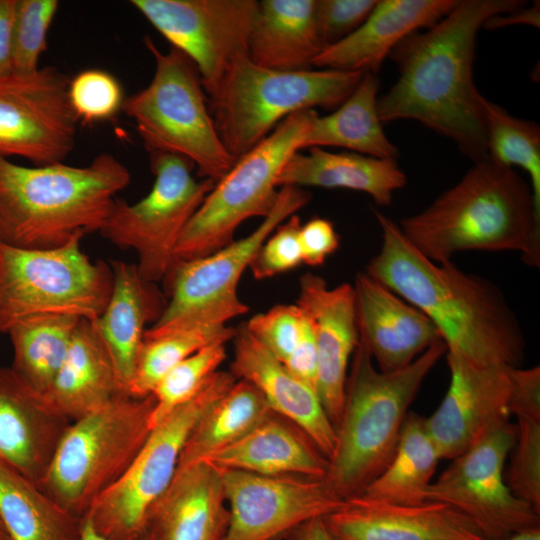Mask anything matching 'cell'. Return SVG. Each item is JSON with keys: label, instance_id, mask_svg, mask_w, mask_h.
Returning <instances> with one entry per match:
<instances>
[{"label": "cell", "instance_id": "obj_1", "mask_svg": "<svg viewBox=\"0 0 540 540\" xmlns=\"http://www.w3.org/2000/svg\"><path fill=\"white\" fill-rule=\"evenodd\" d=\"M524 6L519 0H461L434 26L390 53L399 76L378 98L381 122L410 119L452 140L474 163L487 158L480 92L473 82L476 38L491 17Z\"/></svg>", "mask_w": 540, "mask_h": 540}, {"label": "cell", "instance_id": "obj_2", "mask_svg": "<svg viewBox=\"0 0 540 540\" xmlns=\"http://www.w3.org/2000/svg\"><path fill=\"white\" fill-rule=\"evenodd\" d=\"M382 235L365 273L420 310L437 328L446 352L477 365L518 366L525 340L501 290L450 262L419 252L398 224L375 211Z\"/></svg>", "mask_w": 540, "mask_h": 540}, {"label": "cell", "instance_id": "obj_3", "mask_svg": "<svg viewBox=\"0 0 540 540\" xmlns=\"http://www.w3.org/2000/svg\"><path fill=\"white\" fill-rule=\"evenodd\" d=\"M407 240L437 263L462 251H515L540 267V208L514 169L486 158L423 211L399 224Z\"/></svg>", "mask_w": 540, "mask_h": 540}, {"label": "cell", "instance_id": "obj_4", "mask_svg": "<svg viewBox=\"0 0 540 540\" xmlns=\"http://www.w3.org/2000/svg\"><path fill=\"white\" fill-rule=\"evenodd\" d=\"M130 181L128 168L109 153L84 166L27 167L0 156V243L49 249L99 232Z\"/></svg>", "mask_w": 540, "mask_h": 540}, {"label": "cell", "instance_id": "obj_5", "mask_svg": "<svg viewBox=\"0 0 540 540\" xmlns=\"http://www.w3.org/2000/svg\"><path fill=\"white\" fill-rule=\"evenodd\" d=\"M446 351L439 340L409 365L382 372L358 341L336 427V446L324 477L336 496L346 500L359 495L384 470L394 454L410 405Z\"/></svg>", "mask_w": 540, "mask_h": 540}, {"label": "cell", "instance_id": "obj_6", "mask_svg": "<svg viewBox=\"0 0 540 540\" xmlns=\"http://www.w3.org/2000/svg\"><path fill=\"white\" fill-rule=\"evenodd\" d=\"M364 72L311 68L279 71L260 67L249 57L236 62L208 106L226 150L238 159L288 116L315 108L339 107Z\"/></svg>", "mask_w": 540, "mask_h": 540}, {"label": "cell", "instance_id": "obj_7", "mask_svg": "<svg viewBox=\"0 0 540 540\" xmlns=\"http://www.w3.org/2000/svg\"><path fill=\"white\" fill-rule=\"evenodd\" d=\"M144 44L155 63L150 83L124 99L121 110L133 120L145 149L189 159L198 177L215 183L235 164L211 116L194 63L180 50L162 52L149 37Z\"/></svg>", "mask_w": 540, "mask_h": 540}, {"label": "cell", "instance_id": "obj_8", "mask_svg": "<svg viewBox=\"0 0 540 540\" xmlns=\"http://www.w3.org/2000/svg\"><path fill=\"white\" fill-rule=\"evenodd\" d=\"M152 395H125L69 424L41 488L83 518L93 502L126 471L151 430Z\"/></svg>", "mask_w": 540, "mask_h": 540}, {"label": "cell", "instance_id": "obj_9", "mask_svg": "<svg viewBox=\"0 0 540 540\" xmlns=\"http://www.w3.org/2000/svg\"><path fill=\"white\" fill-rule=\"evenodd\" d=\"M81 239L49 249L0 243V333L37 316L94 321L102 314L113 286L111 266L93 262L81 250Z\"/></svg>", "mask_w": 540, "mask_h": 540}, {"label": "cell", "instance_id": "obj_10", "mask_svg": "<svg viewBox=\"0 0 540 540\" xmlns=\"http://www.w3.org/2000/svg\"><path fill=\"white\" fill-rule=\"evenodd\" d=\"M316 110L296 112L259 144L237 159L215 184L185 227L175 261L207 256L231 243L235 230L252 217H265L278 194V178L303 144Z\"/></svg>", "mask_w": 540, "mask_h": 540}, {"label": "cell", "instance_id": "obj_11", "mask_svg": "<svg viewBox=\"0 0 540 540\" xmlns=\"http://www.w3.org/2000/svg\"><path fill=\"white\" fill-rule=\"evenodd\" d=\"M235 383L216 371L188 402L155 425L122 476L91 505L86 517L109 540H140L154 505L176 475L183 447L201 416Z\"/></svg>", "mask_w": 540, "mask_h": 540}, {"label": "cell", "instance_id": "obj_12", "mask_svg": "<svg viewBox=\"0 0 540 540\" xmlns=\"http://www.w3.org/2000/svg\"><path fill=\"white\" fill-rule=\"evenodd\" d=\"M151 191L136 203L116 198L99 233L120 249L136 252L138 272L147 281H163L175 262L178 241L215 182L197 180L187 158L151 153Z\"/></svg>", "mask_w": 540, "mask_h": 540}, {"label": "cell", "instance_id": "obj_13", "mask_svg": "<svg viewBox=\"0 0 540 540\" xmlns=\"http://www.w3.org/2000/svg\"><path fill=\"white\" fill-rule=\"evenodd\" d=\"M516 439L510 422L492 431L432 482L426 501L448 504L466 515L485 540H503L539 526V512L515 496L506 484L504 466Z\"/></svg>", "mask_w": 540, "mask_h": 540}, {"label": "cell", "instance_id": "obj_14", "mask_svg": "<svg viewBox=\"0 0 540 540\" xmlns=\"http://www.w3.org/2000/svg\"><path fill=\"white\" fill-rule=\"evenodd\" d=\"M131 5L195 65L208 96L249 57L256 0H132Z\"/></svg>", "mask_w": 540, "mask_h": 540}, {"label": "cell", "instance_id": "obj_15", "mask_svg": "<svg viewBox=\"0 0 540 540\" xmlns=\"http://www.w3.org/2000/svg\"><path fill=\"white\" fill-rule=\"evenodd\" d=\"M310 199L311 193L304 188L282 186L273 208L251 234L202 258L175 261L163 280L167 306L152 325L202 311H225L234 317L248 312V306L237 295L242 273L271 233Z\"/></svg>", "mask_w": 540, "mask_h": 540}, {"label": "cell", "instance_id": "obj_16", "mask_svg": "<svg viewBox=\"0 0 540 540\" xmlns=\"http://www.w3.org/2000/svg\"><path fill=\"white\" fill-rule=\"evenodd\" d=\"M70 78L55 67L0 78V156L36 166L62 163L74 149L78 119Z\"/></svg>", "mask_w": 540, "mask_h": 540}, {"label": "cell", "instance_id": "obj_17", "mask_svg": "<svg viewBox=\"0 0 540 540\" xmlns=\"http://www.w3.org/2000/svg\"><path fill=\"white\" fill-rule=\"evenodd\" d=\"M218 470L229 511L222 540H278L312 519L325 518L345 501L324 478Z\"/></svg>", "mask_w": 540, "mask_h": 540}, {"label": "cell", "instance_id": "obj_18", "mask_svg": "<svg viewBox=\"0 0 540 540\" xmlns=\"http://www.w3.org/2000/svg\"><path fill=\"white\" fill-rule=\"evenodd\" d=\"M450 383L425 418L441 459H454L509 422L508 365H477L447 352Z\"/></svg>", "mask_w": 540, "mask_h": 540}, {"label": "cell", "instance_id": "obj_19", "mask_svg": "<svg viewBox=\"0 0 540 540\" xmlns=\"http://www.w3.org/2000/svg\"><path fill=\"white\" fill-rule=\"evenodd\" d=\"M297 305L308 316L315 337L317 394L337 427L344 405L350 359L359 341L353 285L329 287L319 275L300 278Z\"/></svg>", "mask_w": 540, "mask_h": 540}, {"label": "cell", "instance_id": "obj_20", "mask_svg": "<svg viewBox=\"0 0 540 540\" xmlns=\"http://www.w3.org/2000/svg\"><path fill=\"white\" fill-rule=\"evenodd\" d=\"M324 521L334 540H485L466 515L437 501L404 505L357 495Z\"/></svg>", "mask_w": 540, "mask_h": 540}, {"label": "cell", "instance_id": "obj_21", "mask_svg": "<svg viewBox=\"0 0 540 540\" xmlns=\"http://www.w3.org/2000/svg\"><path fill=\"white\" fill-rule=\"evenodd\" d=\"M353 290L359 340L380 371L401 369L442 340L420 310L365 272Z\"/></svg>", "mask_w": 540, "mask_h": 540}, {"label": "cell", "instance_id": "obj_22", "mask_svg": "<svg viewBox=\"0 0 540 540\" xmlns=\"http://www.w3.org/2000/svg\"><path fill=\"white\" fill-rule=\"evenodd\" d=\"M70 423L10 367H0V461L41 487Z\"/></svg>", "mask_w": 540, "mask_h": 540}, {"label": "cell", "instance_id": "obj_23", "mask_svg": "<svg viewBox=\"0 0 540 540\" xmlns=\"http://www.w3.org/2000/svg\"><path fill=\"white\" fill-rule=\"evenodd\" d=\"M230 373L236 380L255 386L272 412L297 425L328 458L336 446V428L326 414L317 392L292 375L246 329L236 328Z\"/></svg>", "mask_w": 540, "mask_h": 540}, {"label": "cell", "instance_id": "obj_24", "mask_svg": "<svg viewBox=\"0 0 540 540\" xmlns=\"http://www.w3.org/2000/svg\"><path fill=\"white\" fill-rule=\"evenodd\" d=\"M458 0H377L366 20L349 36L324 48L313 68L377 73L393 49L420 28L446 16Z\"/></svg>", "mask_w": 540, "mask_h": 540}, {"label": "cell", "instance_id": "obj_25", "mask_svg": "<svg viewBox=\"0 0 540 540\" xmlns=\"http://www.w3.org/2000/svg\"><path fill=\"white\" fill-rule=\"evenodd\" d=\"M109 263L113 274L112 291L104 311L91 323L128 393L145 327L159 320L168 299L155 283L140 275L136 264Z\"/></svg>", "mask_w": 540, "mask_h": 540}, {"label": "cell", "instance_id": "obj_26", "mask_svg": "<svg viewBox=\"0 0 540 540\" xmlns=\"http://www.w3.org/2000/svg\"><path fill=\"white\" fill-rule=\"evenodd\" d=\"M200 462L259 475L324 478L328 458L297 425L272 412L234 443Z\"/></svg>", "mask_w": 540, "mask_h": 540}, {"label": "cell", "instance_id": "obj_27", "mask_svg": "<svg viewBox=\"0 0 540 540\" xmlns=\"http://www.w3.org/2000/svg\"><path fill=\"white\" fill-rule=\"evenodd\" d=\"M228 521L220 471L206 462L177 470L150 515L161 540H222Z\"/></svg>", "mask_w": 540, "mask_h": 540}, {"label": "cell", "instance_id": "obj_28", "mask_svg": "<svg viewBox=\"0 0 540 540\" xmlns=\"http://www.w3.org/2000/svg\"><path fill=\"white\" fill-rule=\"evenodd\" d=\"M125 395L129 394L91 321L81 320L60 369L43 394L45 401L73 422Z\"/></svg>", "mask_w": 540, "mask_h": 540}, {"label": "cell", "instance_id": "obj_29", "mask_svg": "<svg viewBox=\"0 0 540 540\" xmlns=\"http://www.w3.org/2000/svg\"><path fill=\"white\" fill-rule=\"evenodd\" d=\"M406 176L397 160L355 152L333 153L320 147L295 152L284 165L278 188L282 186L349 189L372 197L380 206H389L394 193L404 187Z\"/></svg>", "mask_w": 540, "mask_h": 540}, {"label": "cell", "instance_id": "obj_30", "mask_svg": "<svg viewBox=\"0 0 540 540\" xmlns=\"http://www.w3.org/2000/svg\"><path fill=\"white\" fill-rule=\"evenodd\" d=\"M323 49L315 0L258 1L249 43L254 64L279 71L308 70Z\"/></svg>", "mask_w": 540, "mask_h": 540}, {"label": "cell", "instance_id": "obj_31", "mask_svg": "<svg viewBox=\"0 0 540 540\" xmlns=\"http://www.w3.org/2000/svg\"><path fill=\"white\" fill-rule=\"evenodd\" d=\"M379 80L366 72L350 96L332 113L314 117L303 144L340 147L352 152L397 160L398 148L386 136L377 108Z\"/></svg>", "mask_w": 540, "mask_h": 540}, {"label": "cell", "instance_id": "obj_32", "mask_svg": "<svg viewBox=\"0 0 540 540\" xmlns=\"http://www.w3.org/2000/svg\"><path fill=\"white\" fill-rule=\"evenodd\" d=\"M0 520L9 540H79L82 518L0 461Z\"/></svg>", "mask_w": 540, "mask_h": 540}, {"label": "cell", "instance_id": "obj_33", "mask_svg": "<svg viewBox=\"0 0 540 540\" xmlns=\"http://www.w3.org/2000/svg\"><path fill=\"white\" fill-rule=\"evenodd\" d=\"M440 459L425 418L409 412L389 463L359 495L395 504L424 503Z\"/></svg>", "mask_w": 540, "mask_h": 540}, {"label": "cell", "instance_id": "obj_34", "mask_svg": "<svg viewBox=\"0 0 540 540\" xmlns=\"http://www.w3.org/2000/svg\"><path fill=\"white\" fill-rule=\"evenodd\" d=\"M236 328L196 319L146 329L134 375L128 387L132 397L151 395L158 382L178 363L213 343H227Z\"/></svg>", "mask_w": 540, "mask_h": 540}, {"label": "cell", "instance_id": "obj_35", "mask_svg": "<svg viewBox=\"0 0 540 540\" xmlns=\"http://www.w3.org/2000/svg\"><path fill=\"white\" fill-rule=\"evenodd\" d=\"M272 410L251 383L236 380L199 419L180 456L178 469L202 461L249 432Z\"/></svg>", "mask_w": 540, "mask_h": 540}, {"label": "cell", "instance_id": "obj_36", "mask_svg": "<svg viewBox=\"0 0 540 540\" xmlns=\"http://www.w3.org/2000/svg\"><path fill=\"white\" fill-rule=\"evenodd\" d=\"M80 318L45 315L22 320L7 332L13 347L10 368L35 392L52 384L72 343Z\"/></svg>", "mask_w": 540, "mask_h": 540}, {"label": "cell", "instance_id": "obj_37", "mask_svg": "<svg viewBox=\"0 0 540 540\" xmlns=\"http://www.w3.org/2000/svg\"><path fill=\"white\" fill-rule=\"evenodd\" d=\"M487 158L502 166L522 168L529 175L536 205L540 208V127L510 115L504 108L478 95Z\"/></svg>", "mask_w": 540, "mask_h": 540}, {"label": "cell", "instance_id": "obj_38", "mask_svg": "<svg viewBox=\"0 0 540 540\" xmlns=\"http://www.w3.org/2000/svg\"><path fill=\"white\" fill-rule=\"evenodd\" d=\"M226 343L208 345L173 367L155 386L152 428L191 400L226 359Z\"/></svg>", "mask_w": 540, "mask_h": 540}, {"label": "cell", "instance_id": "obj_39", "mask_svg": "<svg viewBox=\"0 0 540 540\" xmlns=\"http://www.w3.org/2000/svg\"><path fill=\"white\" fill-rule=\"evenodd\" d=\"M59 2L57 0H15L12 25V74L26 75L39 69L47 47V34Z\"/></svg>", "mask_w": 540, "mask_h": 540}, {"label": "cell", "instance_id": "obj_40", "mask_svg": "<svg viewBox=\"0 0 540 540\" xmlns=\"http://www.w3.org/2000/svg\"><path fill=\"white\" fill-rule=\"evenodd\" d=\"M68 97L78 121L85 123L111 119L125 99L119 81L107 71L95 68L70 78Z\"/></svg>", "mask_w": 540, "mask_h": 540}, {"label": "cell", "instance_id": "obj_41", "mask_svg": "<svg viewBox=\"0 0 540 540\" xmlns=\"http://www.w3.org/2000/svg\"><path fill=\"white\" fill-rule=\"evenodd\" d=\"M517 422L505 481L515 496L540 512V421L517 419Z\"/></svg>", "mask_w": 540, "mask_h": 540}, {"label": "cell", "instance_id": "obj_42", "mask_svg": "<svg viewBox=\"0 0 540 540\" xmlns=\"http://www.w3.org/2000/svg\"><path fill=\"white\" fill-rule=\"evenodd\" d=\"M303 312L295 305H276L254 315L245 324L250 334L282 363L296 346L302 328Z\"/></svg>", "mask_w": 540, "mask_h": 540}, {"label": "cell", "instance_id": "obj_43", "mask_svg": "<svg viewBox=\"0 0 540 540\" xmlns=\"http://www.w3.org/2000/svg\"><path fill=\"white\" fill-rule=\"evenodd\" d=\"M299 216L293 214L264 241L249 268L255 279H266L299 266L302 252L299 240Z\"/></svg>", "mask_w": 540, "mask_h": 540}, {"label": "cell", "instance_id": "obj_44", "mask_svg": "<svg viewBox=\"0 0 540 540\" xmlns=\"http://www.w3.org/2000/svg\"><path fill=\"white\" fill-rule=\"evenodd\" d=\"M376 3L377 0H315L317 29L324 48L353 33Z\"/></svg>", "mask_w": 540, "mask_h": 540}, {"label": "cell", "instance_id": "obj_45", "mask_svg": "<svg viewBox=\"0 0 540 540\" xmlns=\"http://www.w3.org/2000/svg\"><path fill=\"white\" fill-rule=\"evenodd\" d=\"M510 415L540 421V367H508Z\"/></svg>", "mask_w": 540, "mask_h": 540}, {"label": "cell", "instance_id": "obj_46", "mask_svg": "<svg viewBox=\"0 0 540 540\" xmlns=\"http://www.w3.org/2000/svg\"><path fill=\"white\" fill-rule=\"evenodd\" d=\"M300 247L303 263L319 266L339 247V235L331 221L324 218H313L299 231Z\"/></svg>", "mask_w": 540, "mask_h": 540}, {"label": "cell", "instance_id": "obj_47", "mask_svg": "<svg viewBox=\"0 0 540 540\" xmlns=\"http://www.w3.org/2000/svg\"><path fill=\"white\" fill-rule=\"evenodd\" d=\"M302 312L303 322L298 342L283 364L292 375L317 392L318 360L315 337L308 316L303 310Z\"/></svg>", "mask_w": 540, "mask_h": 540}, {"label": "cell", "instance_id": "obj_48", "mask_svg": "<svg viewBox=\"0 0 540 540\" xmlns=\"http://www.w3.org/2000/svg\"><path fill=\"white\" fill-rule=\"evenodd\" d=\"M15 0H0V78L12 74L11 48Z\"/></svg>", "mask_w": 540, "mask_h": 540}, {"label": "cell", "instance_id": "obj_49", "mask_svg": "<svg viewBox=\"0 0 540 540\" xmlns=\"http://www.w3.org/2000/svg\"><path fill=\"white\" fill-rule=\"evenodd\" d=\"M539 2L529 8H518L506 14L495 15L489 18L483 25L486 29H498L515 24H528L539 28Z\"/></svg>", "mask_w": 540, "mask_h": 540}, {"label": "cell", "instance_id": "obj_50", "mask_svg": "<svg viewBox=\"0 0 540 540\" xmlns=\"http://www.w3.org/2000/svg\"><path fill=\"white\" fill-rule=\"evenodd\" d=\"M290 535H292V540H334L326 527L324 518L312 519L295 529Z\"/></svg>", "mask_w": 540, "mask_h": 540}, {"label": "cell", "instance_id": "obj_51", "mask_svg": "<svg viewBox=\"0 0 540 540\" xmlns=\"http://www.w3.org/2000/svg\"><path fill=\"white\" fill-rule=\"evenodd\" d=\"M79 540H109L99 534L93 527L90 520L84 516L82 518L81 532ZM140 540H161L157 531L150 525L147 533Z\"/></svg>", "mask_w": 540, "mask_h": 540}, {"label": "cell", "instance_id": "obj_52", "mask_svg": "<svg viewBox=\"0 0 540 540\" xmlns=\"http://www.w3.org/2000/svg\"><path fill=\"white\" fill-rule=\"evenodd\" d=\"M503 540H540L539 526L516 532Z\"/></svg>", "mask_w": 540, "mask_h": 540}, {"label": "cell", "instance_id": "obj_53", "mask_svg": "<svg viewBox=\"0 0 540 540\" xmlns=\"http://www.w3.org/2000/svg\"><path fill=\"white\" fill-rule=\"evenodd\" d=\"M0 540H9L6 534L0 535Z\"/></svg>", "mask_w": 540, "mask_h": 540}, {"label": "cell", "instance_id": "obj_54", "mask_svg": "<svg viewBox=\"0 0 540 540\" xmlns=\"http://www.w3.org/2000/svg\"><path fill=\"white\" fill-rule=\"evenodd\" d=\"M0 533H5V532H4L3 525H2V523H1V520H0Z\"/></svg>", "mask_w": 540, "mask_h": 540}, {"label": "cell", "instance_id": "obj_55", "mask_svg": "<svg viewBox=\"0 0 540 540\" xmlns=\"http://www.w3.org/2000/svg\"><path fill=\"white\" fill-rule=\"evenodd\" d=\"M1 534H5V533H0V535H1Z\"/></svg>", "mask_w": 540, "mask_h": 540}]
</instances>
